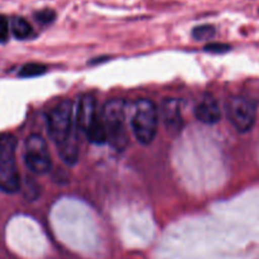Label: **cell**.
Returning <instances> with one entry per match:
<instances>
[{
  "instance_id": "11",
  "label": "cell",
  "mask_w": 259,
  "mask_h": 259,
  "mask_svg": "<svg viewBox=\"0 0 259 259\" xmlns=\"http://www.w3.org/2000/svg\"><path fill=\"white\" fill-rule=\"evenodd\" d=\"M47 71V67L42 63H37V62H30L27 63L22 67L20 70L19 76L20 77L24 78H29V77H37V76L43 75V73Z\"/></svg>"
},
{
  "instance_id": "14",
  "label": "cell",
  "mask_w": 259,
  "mask_h": 259,
  "mask_svg": "<svg viewBox=\"0 0 259 259\" xmlns=\"http://www.w3.org/2000/svg\"><path fill=\"white\" fill-rule=\"evenodd\" d=\"M204 50L211 53H225L230 51V46L224 45V43H209L205 46Z\"/></svg>"
},
{
  "instance_id": "2",
  "label": "cell",
  "mask_w": 259,
  "mask_h": 259,
  "mask_svg": "<svg viewBox=\"0 0 259 259\" xmlns=\"http://www.w3.org/2000/svg\"><path fill=\"white\" fill-rule=\"evenodd\" d=\"M158 120L159 111L151 100L142 99L134 104L131 115V126L139 143L148 146L153 142L158 129Z\"/></svg>"
},
{
  "instance_id": "13",
  "label": "cell",
  "mask_w": 259,
  "mask_h": 259,
  "mask_svg": "<svg viewBox=\"0 0 259 259\" xmlns=\"http://www.w3.org/2000/svg\"><path fill=\"white\" fill-rule=\"evenodd\" d=\"M34 17L35 19L39 23H42V24H50V23H52L53 20H55L56 13L51 9H45L35 13Z\"/></svg>"
},
{
  "instance_id": "8",
  "label": "cell",
  "mask_w": 259,
  "mask_h": 259,
  "mask_svg": "<svg viewBox=\"0 0 259 259\" xmlns=\"http://www.w3.org/2000/svg\"><path fill=\"white\" fill-rule=\"evenodd\" d=\"M195 115H196L197 120L207 124V125L217 124L222 118V111H220L219 104L215 100L214 96L209 95V94L202 95L195 106Z\"/></svg>"
},
{
  "instance_id": "9",
  "label": "cell",
  "mask_w": 259,
  "mask_h": 259,
  "mask_svg": "<svg viewBox=\"0 0 259 259\" xmlns=\"http://www.w3.org/2000/svg\"><path fill=\"white\" fill-rule=\"evenodd\" d=\"M98 119L99 116L96 114V105L94 98L90 95L82 96L78 101V109L77 113H76V123H77L78 131L86 134Z\"/></svg>"
},
{
  "instance_id": "1",
  "label": "cell",
  "mask_w": 259,
  "mask_h": 259,
  "mask_svg": "<svg viewBox=\"0 0 259 259\" xmlns=\"http://www.w3.org/2000/svg\"><path fill=\"white\" fill-rule=\"evenodd\" d=\"M48 134L57 146L63 162L75 164L78 158V126L73 116L72 103L68 100L57 104L48 114Z\"/></svg>"
},
{
  "instance_id": "10",
  "label": "cell",
  "mask_w": 259,
  "mask_h": 259,
  "mask_svg": "<svg viewBox=\"0 0 259 259\" xmlns=\"http://www.w3.org/2000/svg\"><path fill=\"white\" fill-rule=\"evenodd\" d=\"M32 27L29 23L22 17H15L12 20V32L18 39H25L32 34Z\"/></svg>"
},
{
  "instance_id": "3",
  "label": "cell",
  "mask_w": 259,
  "mask_h": 259,
  "mask_svg": "<svg viewBox=\"0 0 259 259\" xmlns=\"http://www.w3.org/2000/svg\"><path fill=\"white\" fill-rule=\"evenodd\" d=\"M103 121L105 125L108 142L115 151L121 152L128 146L126 131V108L123 100H110L103 110Z\"/></svg>"
},
{
  "instance_id": "5",
  "label": "cell",
  "mask_w": 259,
  "mask_h": 259,
  "mask_svg": "<svg viewBox=\"0 0 259 259\" xmlns=\"http://www.w3.org/2000/svg\"><path fill=\"white\" fill-rule=\"evenodd\" d=\"M230 123L240 133H247L253 128L257 118L255 104L244 96H232L227 104Z\"/></svg>"
},
{
  "instance_id": "12",
  "label": "cell",
  "mask_w": 259,
  "mask_h": 259,
  "mask_svg": "<svg viewBox=\"0 0 259 259\" xmlns=\"http://www.w3.org/2000/svg\"><path fill=\"white\" fill-rule=\"evenodd\" d=\"M215 35V27L210 24L199 25L192 30V37L196 40H207L211 39Z\"/></svg>"
},
{
  "instance_id": "7",
  "label": "cell",
  "mask_w": 259,
  "mask_h": 259,
  "mask_svg": "<svg viewBox=\"0 0 259 259\" xmlns=\"http://www.w3.org/2000/svg\"><path fill=\"white\" fill-rule=\"evenodd\" d=\"M159 116L163 120L164 126L171 133H179L181 132L184 120H182L181 103L177 99H164L161 106Z\"/></svg>"
},
{
  "instance_id": "6",
  "label": "cell",
  "mask_w": 259,
  "mask_h": 259,
  "mask_svg": "<svg viewBox=\"0 0 259 259\" xmlns=\"http://www.w3.org/2000/svg\"><path fill=\"white\" fill-rule=\"evenodd\" d=\"M24 162L28 168L37 175H45L51 169L52 162L47 143L38 134H32L25 141Z\"/></svg>"
},
{
  "instance_id": "4",
  "label": "cell",
  "mask_w": 259,
  "mask_h": 259,
  "mask_svg": "<svg viewBox=\"0 0 259 259\" xmlns=\"http://www.w3.org/2000/svg\"><path fill=\"white\" fill-rule=\"evenodd\" d=\"M17 139L12 134L0 137V190L14 194L20 189V177L15 163Z\"/></svg>"
},
{
  "instance_id": "15",
  "label": "cell",
  "mask_w": 259,
  "mask_h": 259,
  "mask_svg": "<svg viewBox=\"0 0 259 259\" xmlns=\"http://www.w3.org/2000/svg\"><path fill=\"white\" fill-rule=\"evenodd\" d=\"M9 37V23L4 15H0V43H5Z\"/></svg>"
}]
</instances>
